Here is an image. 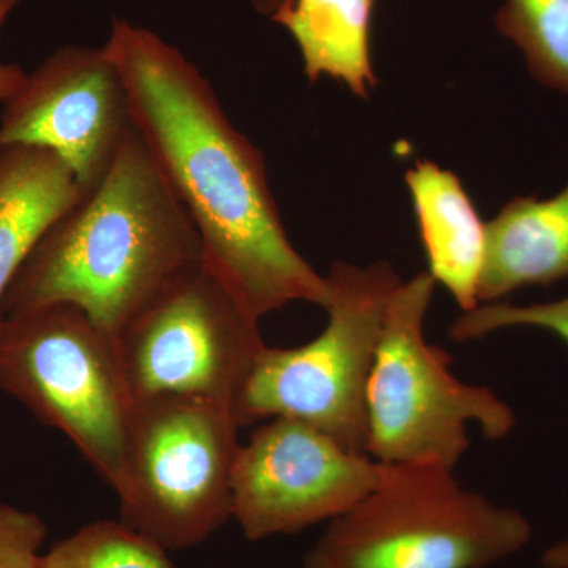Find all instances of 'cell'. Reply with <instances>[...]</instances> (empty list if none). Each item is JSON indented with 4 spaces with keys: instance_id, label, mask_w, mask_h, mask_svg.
I'll list each match as a JSON object with an SVG mask.
<instances>
[{
    "instance_id": "cell-1",
    "label": "cell",
    "mask_w": 568,
    "mask_h": 568,
    "mask_svg": "<svg viewBox=\"0 0 568 568\" xmlns=\"http://www.w3.org/2000/svg\"><path fill=\"white\" fill-rule=\"evenodd\" d=\"M103 48L134 129L200 235L205 267L257 321L293 302L324 308L327 280L291 244L263 152L235 129L204 74L129 21L112 22Z\"/></svg>"
},
{
    "instance_id": "cell-2",
    "label": "cell",
    "mask_w": 568,
    "mask_h": 568,
    "mask_svg": "<svg viewBox=\"0 0 568 568\" xmlns=\"http://www.w3.org/2000/svg\"><path fill=\"white\" fill-rule=\"evenodd\" d=\"M201 264L200 235L133 129L102 181L51 224L22 264L2 316L69 304L115 339L156 295Z\"/></svg>"
},
{
    "instance_id": "cell-3",
    "label": "cell",
    "mask_w": 568,
    "mask_h": 568,
    "mask_svg": "<svg viewBox=\"0 0 568 568\" xmlns=\"http://www.w3.org/2000/svg\"><path fill=\"white\" fill-rule=\"evenodd\" d=\"M514 508L437 465H384L377 487L327 523L302 568H488L528 544Z\"/></svg>"
},
{
    "instance_id": "cell-4",
    "label": "cell",
    "mask_w": 568,
    "mask_h": 568,
    "mask_svg": "<svg viewBox=\"0 0 568 568\" xmlns=\"http://www.w3.org/2000/svg\"><path fill=\"white\" fill-rule=\"evenodd\" d=\"M327 324L298 347L265 345L233 414L241 428L286 417L366 455V390L388 305L402 278L388 263H335L325 275Z\"/></svg>"
},
{
    "instance_id": "cell-5",
    "label": "cell",
    "mask_w": 568,
    "mask_h": 568,
    "mask_svg": "<svg viewBox=\"0 0 568 568\" xmlns=\"http://www.w3.org/2000/svg\"><path fill=\"white\" fill-rule=\"evenodd\" d=\"M436 282L428 272L399 284L388 305L366 390V455L384 465L457 469L469 426L489 440L514 429V410L491 388L463 383L452 355L425 338Z\"/></svg>"
},
{
    "instance_id": "cell-6",
    "label": "cell",
    "mask_w": 568,
    "mask_h": 568,
    "mask_svg": "<svg viewBox=\"0 0 568 568\" xmlns=\"http://www.w3.org/2000/svg\"><path fill=\"white\" fill-rule=\"evenodd\" d=\"M0 388L69 437L121 491L134 402L114 339L82 310L58 304L3 317Z\"/></svg>"
},
{
    "instance_id": "cell-7",
    "label": "cell",
    "mask_w": 568,
    "mask_h": 568,
    "mask_svg": "<svg viewBox=\"0 0 568 568\" xmlns=\"http://www.w3.org/2000/svg\"><path fill=\"white\" fill-rule=\"evenodd\" d=\"M239 429L233 410L219 403H134L119 521L168 552L204 544L233 519Z\"/></svg>"
},
{
    "instance_id": "cell-8",
    "label": "cell",
    "mask_w": 568,
    "mask_h": 568,
    "mask_svg": "<svg viewBox=\"0 0 568 568\" xmlns=\"http://www.w3.org/2000/svg\"><path fill=\"white\" fill-rule=\"evenodd\" d=\"M114 343L134 403L182 396L231 410L265 346L260 321L204 264L156 295Z\"/></svg>"
},
{
    "instance_id": "cell-9",
    "label": "cell",
    "mask_w": 568,
    "mask_h": 568,
    "mask_svg": "<svg viewBox=\"0 0 568 568\" xmlns=\"http://www.w3.org/2000/svg\"><path fill=\"white\" fill-rule=\"evenodd\" d=\"M381 476L383 463L343 447L315 426L271 418L239 447L233 519L250 541L294 536L342 517Z\"/></svg>"
},
{
    "instance_id": "cell-10",
    "label": "cell",
    "mask_w": 568,
    "mask_h": 568,
    "mask_svg": "<svg viewBox=\"0 0 568 568\" xmlns=\"http://www.w3.org/2000/svg\"><path fill=\"white\" fill-rule=\"evenodd\" d=\"M133 129L129 92L104 48L67 44L3 103L0 149L54 152L85 193L102 181Z\"/></svg>"
},
{
    "instance_id": "cell-11",
    "label": "cell",
    "mask_w": 568,
    "mask_h": 568,
    "mask_svg": "<svg viewBox=\"0 0 568 568\" xmlns=\"http://www.w3.org/2000/svg\"><path fill=\"white\" fill-rule=\"evenodd\" d=\"M424 245L428 274L463 312L478 306V282L487 246V224L458 175L433 162H417L405 175Z\"/></svg>"
},
{
    "instance_id": "cell-12",
    "label": "cell",
    "mask_w": 568,
    "mask_h": 568,
    "mask_svg": "<svg viewBox=\"0 0 568 568\" xmlns=\"http://www.w3.org/2000/svg\"><path fill=\"white\" fill-rule=\"evenodd\" d=\"M568 278V185L551 200L515 197L487 223L478 305Z\"/></svg>"
},
{
    "instance_id": "cell-13",
    "label": "cell",
    "mask_w": 568,
    "mask_h": 568,
    "mask_svg": "<svg viewBox=\"0 0 568 568\" xmlns=\"http://www.w3.org/2000/svg\"><path fill=\"white\" fill-rule=\"evenodd\" d=\"M82 189L61 156L37 145L0 149V324L14 276Z\"/></svg>"
},
{
    "instance_id": "cell-14",
    "label": "cell",
    "mask_w": 568,
    "mask_h": 568,
    "mask_svg": "<svg viewBox=\"0 0 568 568\" xmlns=\"http://www.w3.org/2000/svg\"><path fill=\"white\" fill-rule=\"evenodd\" d=\"M290 31L312 84L323 77L368 99L377 85L372 65V14L376 0H253Z\"/></svg>"
},
{
    "instance_id": "cell-15",
    "label": "cell",
    "mask_w": 568,
    "mask_h": 568,
    "mask_svg": "<svg viewBox=\"0 0 568 568\" xmlns=\"http://www.w3.org/2000/svg\"><path fill=\"white\" fill-rule=\"evenodd\" d=\"M495 20L525 52L530 74L568 97V0H506Z\"/></svg>"
},
{
    "instance_id": "cell-16",
    "label": "cell",
    "mask_w": 568,
    "mask_h": 568,
    "mask_svg": "<svg viewBox=\"0 0 568 568\" xmlns=\"http://www.w3.org/2000/svg\"><path fill=\"white\" fill-rule=\"evenodd\" d=\"M40 568H175L166 549L115 519L89 523L52 545Z\"/></svg>"
},
{
    "instance_id": "cell-17",
    "label": "cell",
    "mask_w": 568,
    "mask_h": 568,
    "mask_svg": "<svg viewBox=\"0 0 568 568\" xmlns=\"http://www.w3.org/2000/svg\"><path fill=\"white\" fill-rule=\"evenodd\" d=\"M545 328L559 335L568 345V295L549 304L517 306L491 302L463 313L452 325L448 335L455 342L466 343L484 338L493 332L508 327Z\"/></svg>"
},
{
    "instance_id": "cell-18",
    "label": "cell",
    "mask_w": 568,
    "mask_h": 568,
    "mask_svg": "<svg viewBox=\"0 0 568 568\" xmlns=\"http://www.w3.org/2000/svg\"><path fill=\"white\" fill-rule=\"evenodd\" d=\"M47 537L39 514L0 503V568H40Z\"/></svg>"
},
{
    "instance_id": "cell-19",
    "label": "cell",
    "mask_w": 568,
    "mask_h": 568,
    "mask_svg": "<svg viewBox=\"0 0 568 568\" xmlns=\"http://www.w3.org/2000/svg\"><path fill=\"white\" fill-rule=\"evenodd\" d=\"M18 3L20 0H0V29L11 11L17 9ZM26 80H28V73L20 65L0 61V103H7L11 97L17 95Z\"/></svg>"
},
{
    "instance_id": "cell-20",
    "label": "cell",
    "mask_w": 568,
    "mask_h": 568,
    "mask_svg": "<svg viewBox=\"0 0 568 568\" xmlns=\"http://www.w3.org/2000/svg\"><path fill=\"white\" fill-rule=\"evenodd\" d=\"M544 566L548 568H568V538L567 540L552 545V547L545 552Z\"/></svg>"
}]
</instances>
